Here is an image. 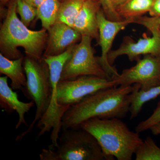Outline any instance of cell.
Segmentation results:
<instances>
[{
  "label": "cell",
  "instance_id": "cell-20",
  "mask_svg": "<svg viewBox=\"0 0 160 160\" xmlns=\"http://www.w3.org/2000/svg\"><path fill=\"white\" fill-rule=\"evenodd\" d=\"M17 12L20 14L21 21L28 27L32 21L37 16L38 9L25 0H17Z\"/></svg>",
  "mask_w": 160,
  "mask_h": 160
},
{
  "label": "cell",
  "instance_id": "cell-14",
  "mask_svg": "<svg viewBox=\"0 0 160 160\" xmlns=\"http://www.w3.org/2000/svg\"><path fill=\"white\" fill-rule=\"evenodd\" d=\"M23 57L16 60H10L0 54V72L11 80V87L13 90H20L25 94L27 78L24 67Z\"/></svg>",
  "mask_w": 160,
  "mask_h": 160
},
{
  "label": "cell",
  "instance_id": "cell-29",
  "mask_svg": "<svg viewBox=\"0 0 160 160\" xmlns=\"http://www.w3.org/2000/svg\"><path fill=\"white\" fill-rule=\"evenodd\" d=\"M9 1H10V0H1V4H2V5H4V4L8 2Z\"/></svg>",
  "mask_w": 160,
  "mask_h": 160
},
{
  "label": "cell",
  "instance_id": "cell-27",
  "mask_svg": "<svg viewBox=\"0 0 160 160\" xmlns=\"http://www.w3.org/2000/svg\"><path fill=\"white\" fill-rule=\"evenodd\" d=\"M111 1L112 5L116 9L118 6L125 3L127 0H111Z\"/></svg>",
  "mask_w": 160,
  "mask_h": 160
},
{
  "label": "cell",
  "instance_id": "cell-6",
  "mask_svg": "<svg viewBox=\"0 0 160 160\" xmlns=\"http://www.w3.org/2000/svg\"><path fill=\"white\" fill-rule=\"evenodd\" d=\"M116 86L113 79L94 76L78 77L72 79L60 80L57 86L58 105L67 111L70 106L102 89Z\"/></svg>",
  "mask_w": 160,
  "mask_h": 160
},
{
  "label": "cell",
  "instance_id": "cell-5",
  "mask_svg": "<svg viewBox=\"0 0 160 160\" xmlns=\"http://www.w3.org/2000/svg\"><path fill=\"white\" fill-rule=\"evenodd\" d=\"M23 67L27 78L25 95L34 102L36 110L32 122L26 131L17 137V141H22L31 132L36 123L44 117L49 109L52 95L49 67L43 58L36 60L27 56Z\"/></svg>",
  "mask_w": 160,
  "mask_h": 160
},
{
  "label": "cell",
  "instance_id": "cell-8",
  "mask_svg": "<svg viewBox=\"0 0 160 160\" xmlns=\"http://www.w3.org/2000/svg\"><path fill=\"white\" fill-rule=\"evenodd\" d=\"M152 54L144 55L135 66L124 69L118 76L112 79L116 86L139 84L141 90H147L160 85V57Z\"/></svg>",
  "mask_w": 160,
  "mask_h": 160
},
{
  "label": "cell",
  "instance_id": "cell-25",
  "mask_svg": "<svg viewBox=\"0 0 160 160\" xmlns=\"http://www.w3.org/2000/svg\"><path fill=\"white\" fill-rule=\"evenodd\" d=\"M149 130L151 131L152 133L154 135H158L160 134V121L156 124L152 126Z\"/></svg>",
  "mask_w": 160,
  "mask_h": 160
},
{
  "label": "cell",
  "instance_id": "cell-19",
  "mask_svg": "<svg viewBox=\"0 0 160 160\" xmlns=\"http://www.w3.org/2000/svg\"><path fill=\"white\" fill-rule=\"evenodd\" d=\"M135 154L136 160H160V148L150 137H147Z\"/></svg>",
  "mask_w": 160,
  "mask_h": 160
},
{
  "label": "cell",
  "instance_id": "cell-15",
  "mask_svg": "<svg viewBox=\"0 0 160 160\" xmlns=\"http://www.w3.org/2000/svg\"><path fill=\"white\" fill-rule=\"evenodd\" d=\"M131 92V102L129 108L130 120L137 117L140 113L143 105L150 100L160 95V85L147 90H141L139 84H133Z\"/></svg>",
  "mask_w": 160,
  "mask_h": 160
},
{
  "label": "cell",
  "instance_id": "cell-24",
  "mask_svg": "<svg viewBox=\"0 0 160 160\" xmlns=\"http://www.w3.org/2000/svg\"><path fill=\"white\" fill-rule=\"evenodd\" d=\"M149 13L152 17H160V0H154Z\"/></svg>",
  "mask_w": 160,
  "mask_h": 160
},
{
  "label": "cell",
  "instance_id": "cell-30",
  "mask_svg": "<svg viewBox=\"0 0 160 160\" xmlns=\"http://www.w3.org/2000/svg\"><path fill=\"white\" fill-rule=\"evenodd\" d=\"M64 1H65V0H59V1L60 2H64Z\"/></svg>",
  "mask_w": 160,
  "mask_h": 160
},
{
  "label": "cell",
  "instance_id": "cell-22",
  "mask_svg": "<svg viewBox=\"0 0 160 160\" xmlns=\"http://www.w3.org/2000/svg\"><path fill=\"white\" fill-rule=\"evenodd\" d=\"M99 1L107 18L114 22H120L125 20L118 13L112 5L111 0H99Z\"/></svg>",
  "mask_w": 160,
  "mask_h": 160
},
{
  "label": "cell",
  "instance_id": "cell-10",
  "mask_svg": "<svg viewBox=\"0 0 160 160\" xmlns=\"http://www.w3.org/2000/svg\"><path fill=\"white\" fill-rule=\"evenodd\" d=\"M152 33L151 38L147 37L140 39L137 42L129 36H126L123 40L119 48L116 50H110L108 55V62L112 66L115 61L118 57L126 55L131 62L140 59L142 55H160V38L157 32L150 30Z\"/></svg>",
  "mask_w": 160,
  "mask_h": 160
},
{
  "label": "cell",
  "instance_id": "cell-1",
  "mask_svg": "<svg viewBox=\"0 0 160 160\" xmlns=\"http://www.w3.org/2000/svg\"><path fill=\"white\" fill-rule=\"evenodd\" d=\"M118 86L100 90L70 106L62 118V130L80 127L92 118H125L129 112L133 86Z\"/></svg>",
  "mask_w": 160,
  "mask_h": 160
},
{
  "label": "cell",
  "instance_id": "cell-2",
  "mask_svg": "<svg viewBox=\"0 0 160 160\" xmlns=\"http://www.w3.org/2000/svg\"><path fill=\"white\" fill-rule=\"evenodd\" d=\"M80 127L97 140L106 160H131L143 140L120 118H93L86 120Z\"/></svg>",
  "mask_w": 160,
  "mask_h": 160
},
{
  "label": "cell",
  "instance_id": "cell-26",
  "mask_svg": "<svg viewBox=\"0 0 160 160\" xmlns=\"http://www.w3.org/2000/svg\"><path fill=\"white\" fill-rule=\"evenodd\" d=\"M27 3L38 8L42 3L44 0H25Z\"/></svg>",
  "mask_w": 160,
  "mask_h": 160
},
{
  "label": "cell",
  "instance_id": "cell-9",
  "mask_svg": "<svg viewBox=\"0 0 160 160\" xmlns=\"http://www.w3.org/2000/svg\"><path fill=\"white\" fill-rule=\"evenodd\" d=\"M99 38L98 44L102 50L101 56L97 57L98 62L103 69L112 79L119 75L117 69L109 64L108 55L110 51L113 41L119 32L123 30L132 20L127 19L120 22H114L107 18L102 9H100L97 15Z\"/></svg>",
  "mask_w": 160,
  "mask_h": 160
},
{
  "label": "cell",
  "instance_id": "cell-7",
  "mask_svg": "<svg viewBox=\"0 0 160 160\" xmlns=\"http://www.w3.org/2000/svg\"><path fill=\"white\" fill-rule=\"evenodd\" d=\"M91 38L82 36L79 44H75L71 58L65 64L60 80L72 79L91 75L112 79L103 69L94 55Z\"/></svg>",
  "mask_w": 160,
  "mask_h": 160
},
{
  "label": "cell",
  "instance_id": "cell-12",
  "mask_svg": "<svg viewBox=\"0 0 160 160\" xmlns=\"http://www.w3.org/2000/svg\"><path fill=\"white\" fill-rule=\"evenodd\" d=\"M35 103L32 101L29 102L20 101L18 95L13 91L8 84V77L0 78V106L8 114L16 112L18 115V121L16 125L18 129L22 125L28 126L25 119V115L34 106Z\"/></svg>",
  "mask_w": 160,
  "mask_h": 160
},
{
  "label": "cell",
  "instance_id": "cell-28",
  "mask_svg": "<svg viewBox=\"0 0 160 160\" xmlns=\"http://www.w3.org/2000/svg\"><path fill=\"white\" fill-rule=\"evenodd\" d=\"M146 27L147 28V29H149V30H154V31L156 32H157L158 35L159 36V37L160 38V30L159 29H158V28H157V27L152 26H148Z\"/></svg>",
  "mask_w": 160,
  "mask_h": 160
},
{
  "label": "cell",
  "instance_id": "cell-11",
  "mask_svg": "<svg viewBox=\"0 0 160 160\" xmlns=\"http://www.w3.org/2000/svg\"><path fill=\"white\" fill-rule=\"evenodd\" d=\"M48 31L49 37L44 56L61 54L82 38V35L72 27L60 22H56Z\"/></svg>",
  "mask_w": 160,
  "mask_h": 160
},
{
  "label": "cell",
  "instance_id": "cell-13",
  "mask_svg": "<svg viewBox=\"0 0 160 160\" xmlns=\"http://www.w3.org/2000/svg\"><path fill=\"white\" fill-rule=\"evenodd\" d=\"M102 6L99 0H86L75 20L73 28L80 34L99 40L97 15Z\"/></svg>",
  "mask_w": 160,
  "mask_h": 160
},
{
  "label": "cell",
  "instance_id": "cell-18",
  "mask_svg": "<svg viewBox=\"0 0 160 160\" xmlns=\"http://www.w3.org/2000/svg\"><path fill=\"white\" fill-rule=\"evenodd\" d=\"M86 0H65L62 2L58 12L56 22L73 27L76 18Z\"/></svg>",
  "mask_w": 160,
  "mask_h": 160
},
{
  "label": "cell",
  "instance_id": "cell-16",
  "mask_svg": "<svg viewBox=\"0 0 160 160\" xmlns=\"http://www.w3.org/2000/svg\"><path fill=\"white\" fill-rule=\"evenodd\" d=\"M154 0H127L116 9L123 19H132L139 17L149 12Z\"/></svg>",
  "mask_w": 160,
  "mask_h": 160
},
{
  "label": "cell",
  "instance_id": "cell-21",
  "mask_svg": "<svg viewBox=\"0 0 160 160\" xmlns=\"http://www.w3.org/2000/svg\"><path fill=\"white\" fill-rule=\"evenodd\" d=\"M160 121V101L152 114L148 118L140 122L135 128L137 132H142L149 129L152 126Z\"/></svg>",
  "mask_w": 160,
  "mask_h": 160
},
{
  "label": "cell",
  "instance_id": "cell-3",
  "mask_svg": "<svg viewBox=\"0 0 160 160\" xmlns=\"http://www.w3.org/2000/svg\"><path fill=\"white\" fill-rule=\"evenodd\" d=\"M17 0H10L6 19L0 31L1 53L10 60L22 57L18 47L25 49L27 56L36 60L42 58L48 35L47 29L32 31L27 28L17 15Z\"/></svg>",
  "mask_w": 160,
  "mask_h": 160
},
{
  "label": "cell",
  "instance_id": "cell-4",
  "mask_svg": "<svg viewBox=\"0 0 160 160\" xmlns=\"http://www.w3.org/2000/svg\"><path fill=\"white\" fill-rule=\"evenodd\" d=\"M62 130L54 149H42L41 160H104L105 154L95 138L81 127Z\"/></svg>",
  "mask_w": 160,
  "mask_h": 160
},
{
  "label": "cell",
  "instance_id": "cell-23",
  "mask_svg": "<svg viewBox=\"0 0 160 160\" xmlns=\"http://www.w3.org/2000/svg\"><path fill=\"white\" fill-rule=\"evenodd\" d=\"M132 23H137L145 27L148 26H154L160 30V17L148 18L141 16L133 19Z\"/></svg>",
  "mask_w": 160,
  "mask_h": 160
},
{
  "label": "cell",
  "instance_id": "cell-17",
  "mask_svg": "<svg viewBox=\"0 0 160 160\" xmlns=\"http://www.w3.org/2000/svg\"><path fill=\"white\" fill-rule=\"evenodd\" d=\"M61 3L59 0H44L38 7L37 17L43 28L48 30L56 22Z\"/></svg>",
  "mask_w": 160,
  "mask_h": 160
}]
</instances>
